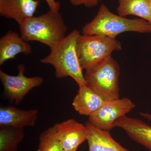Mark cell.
I'll return each instance as SVG.
<instances>
[{
	"instance_id": "1",
	"label": "cell",
	"mask_w": 151,
	"mask_h": 151,
	"mask_svg": "<svg viewBox=\"0 0 151 151\" xmlns=\"http://www.w3.org/2000/svg\"><path fill=\"white\" fill-rule=\"evenodd\" d=\"M80 34L78 30H73L51 49L49 54L41 59L40 62L53 66L57 78L69 76L78 85H86L76 49L77 40Z\"/></svg>"
},
{
	"instance_id": "2",
	"label": "cell",
	"mask_w": 151,
	"mask_h": 151,
	"mask_svg": "<svg viewBox=\"0 0 151 151\" xmlns=\"http://www.w3.org/2000/svg\"><path fill=\"white\" fill-rule=\"evenodd\" d=\"M127 32L150 33L151 24L142 19H129L112 13L102 4L94 19L82 28L86 35H101L116 39L119 35Z\"/></svg>"
},
{
	"instance_id": "3",
	"label": "cell",
	"mask_w": 151,
	"mask_h": 151,
	"mask_svg": "<svg viewBox=\"0 0 151 151\" xmlns=\"http://www.w3.org/2000/svg\"><path fill=\"white\" fill-rule=\"evenodd\" d=\"M19 27L21 36L25 41L38 42L50 49L65 37L67 31L60 13L51 10L27 19Z\"/></svg>"
},
{
	"instance_id": "4",
	"label": "cell",
	"mask_w": 151,
	"mask_h": 151,
	"mask_svg": "<svg viewBox=\"0 0 151 151\" xmlns=\"http://www.w3.org/2000/svg\"><path fill=\"white\" fill-rule=\"evenodd\" d=\"M81 68L92 69L111 56L113 52L122 50L121 42L116 39L101 35L80 34L76 45Z\"/></svg>"
},
{
	"instance_id": "5",
	"label": "cell",
	"mask_w": 151,
	"mask_h": 151,
	"mask_svg": "<svg viewBox=\"0 0 151 151\" xmlns=\"http://www.w3.org/2000/svg\"><path fill=\"white\" fill-rule=\"evenodd\" d=\"M120 66L111 56L89 70L84 78L86 85L100 94L106 100L120 98L119 77Z\"/></svg>"
},
{
	"instance_id": "6",
	"label": "cell",
	"mask_w": 151,
	"mask_h": 151,
	"mask_svg": "<svg viewBox=\"0 0 151 151\" xmlns=\"http://www.w3.org/2000/svg\"><path fill=\"white\" fill-rule=\"evenodd\" d=\"M17 76L9 75L0 70V79L4 87V93L11 103L18 105L31 90L41 85L44 78L41 76L29 77L25 76L23 64L19 65Z\"/></svg>"
},
{
	"instance_id": "7",
	"label": "cell",
	"mask_w": 151,
	"mask_h": 151,
	"mask_svg": "<svg viewBox=\"0 0 151 151\" xmlns=\"http://www.w3.org/2000/svg\"><path fill=\"white\" fill-rule=\"evenodd\" d=\"M136 107L134 103L127 97L106 100L100 109L89 117L88 122L100 129L110 131L114 128L117 119L125 116Z\"/></svg>"
},
{
	"instance_id": "8",
	"label": "cell",
	"mask_w": 151,
	"mask_h": 151,
	"mask_svg": "<svg viewBox=\"0 0 151 151\" xmlns=\"http://www.w3.org/2000/svg\"><path fill=\"white\" fill-rule=\"evenodd\" d=\"M56 132L63 150L77 151L78 147L87 140L89 130L86 125L70 119L56 124Z\"/></svg>"
},
{
	"instance_id": "9",
	"label": "cell",
	"mask_w": 151,
	"mask_h": 151,
	"mask_svg": "<svg viewBox=\"0 0 151 151\" xmlns=\"http://www.w3.org/2000/svg\"><path fill=\"white\" fill-rule=\"evenodd\" d=\"M40 0H0V15L20 25L34 16Z\"/></svg>"
},
{
	"instance_id": "10",
	"label": "cell",
	"mask_w": 151,
	"mask_h": 151,
	"mask_svg": "<svg viewBox=\"0 0 151 151\" xmlns=\"http://www.w3.org/2000/svg\"><path fill=\"white\" fill-rule=\"evenodd\" d=\"M113 126L123 129L132 140L151 151V127L145 122L125 116L117 119Z\"/></svg>"
},
{
	"instance_id": "11",
	"label": "cell",
	"mask_w": 151,
	"mask_h": 151,
	"mask_svg": "<svg viewBox=\"0 0 151 151\" xmlns=\"http://www.w3.org/2000/svg\"><path fill=\"white\" fill-rule=\"evenodd\" d=\"M38 111L36 109L24 110L12 106L0 108V126L15 128L33 127L37 118Z\"/></svg>"
},
{
	"instance_id": "12",
	"label": "cell",
	"mask_w": 151,
	"mask_h": 151,
	"mask_svg": "<svg viewBox=\"0 0 151 151\" xmlns=\"http://www.w3.org/2000/svg\"><path fill=\"white\" fill-rule=\"evenodd\" d=\"M78 86V93L73 99L72 105L79 115L89 117L100 109L106 100L86 84Z\"/></svg>"
},
{
	"instance_id": "13",
	"label": "cell",
	"mask_w": 151,
	"mask_h": 151,
	"mask_svg": "<svg viewBox=\"0 0 151 151\" xmlns=\"http://www.w3.org/2000/svg\"><path fill=\"white\" fill-rule=\"evenodd\" d=\"M30 45L17 33L9 31L0 39V65L6 61L15 58L17 55L31 54Z\"/></svg>"
},
{
	"instance_id": "14",
	"label": "cell",
	"mask_w": 151,
	"mask_h": 151,
	"mask_svg": "<svg viewBox=\"0 0 151 151\" xmlns=\"http://www.w3.org/2000/svg\"><path fill=\"white\" fill-rule=\"evenodd\" d=\"M85 125L89 130V151H130L116 142L109 131L98 129L88 122Z\"/></svg>"
},
{
	"instance_id": "15",
	"label": "cell",
	"mask_w": 151,
	"mask_h": 151,
	"mask_svg": "<svg viewBox=\"0 0 151 151\" xmlns=\"http://www.w3.org/2000/svg\"><path fill=\"white\" fill-rule=\"evenodd\" d=\"M118 15L126 17L134 15L151 24V0H118Z\"/></svg>"
},
{
	"instance_id": "16",
	"label": "cell",
	"mask_w": 151,
	"mask_h": 151,
	"mask_svg": "<svg viewBox=\"0 0 151 151\" xmlns=\"http://www.w3.org/2000/svg\"><path fill=\"white\" fill-rule=\"evenodd\" d=\"M24 137V128L1 126L0 151H17Z\"/></svg>"
},
{
	"instance_id": "17",
	"label": "cell",
	"mask_w": 151,
	"mask_h": 151,
	"mask_svg": "<svg viewBox=\"0 0 151 151\" xmlns=\"http://www.w3.org/2000/svg\"><path fill=\"white\" fill-rule=\"evenodd\" d=\"M56 124L41 133L37 151H62L61 142L57 134Z\"/></svg>"
},
{
	"instance_id": "18",
	"label": "cell",
	"mask_w": 151,
	"mask_h": 151,
	"mask_svg": "<svg viewBox=\"0 0 151 151\" xmlns=\"http://www.w3.org/2000/svg\"><path fill=\"white\" fill-rule=\"evenodd\" d=\"M70 4L75 6L84 5L88 8L94 7L101 0H68Z\"/></svg>"
},
{
	"instance_id": "19",
	"label": "cell",
	"mask_w": 151,
	"mask_h": 151,
	"mask_svg": "<svg viewBox=\"0 0 151 151\" xmlns=\"http://www.w3.org/2000/svg\"><path fill=\"white\" fill-rule=\"evenodd\" d=\"M50 10L54 12H59L60 9V2L56 0H45Z\"/></svg>"
},
{
	"instance_id": "20",
	"label": "cell",
	"mask_w": 151,
	"mask_h": 151,
	"mask_svg": "<svg viewBox=\"0 0 151 151\" xmlns=\"http://www.w3.org/2000/svg\"><path fill=\"white\" fill-rule=\"evenodd\" d=\"M140 115L142 117H144L145 119L151 122V114H150V113L140 112Z\"/></svg>"
},
{
	"instance_id": "21",
	"label": "cell",
	"mask_w": 151,
	"mask_h": 151,
	"mask_svg": "<svg viewBox=\"0 0 151 151\" xmlns=\"http://www.w3.org/2000/svg\"><path fill=\"white\" fill-rule=\"evenodd\" d=\"M62 151H67L63 150Z\"/></svg>"
},
{
	"instance_id": "22",
	"label": "cell",
	"mask_w": 151,
	"mask_h": 151,
	"mask_svg": "<svg viewBox=\"0 0 151 151\" xmlns=\"http://www.w3.org/2000/svg\"></svg>"
}]
</instances>
